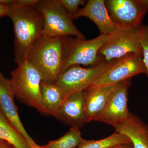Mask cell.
Listing matches in <instances>:
<instances>
[{"mask_svg":"<svg viewBox=\"0 0 148 148\" xmlns=\"http://www.w3.org/2000/svg\"><path fill=\"white\" fill-rule=\"evenodd\" d=\"M7 16L13 24L14 61L17 65L27 61L43 30V16L37 4L23 8L8 7Z\"/></svg>","mask_w":148,"mask_h":148,"instance_id":"cell-1","label":"cell"},{"mask_svg":"<svg viewBox=\"0 0 148 148\" xmlns=\"http://www.w3.org/2000/svg\"><path fill=\"white\" fill-rule=\"evenodd\" d=\"M66 37L42 35L29 52L27 61L39 73L42 82L54 83L62 73Z\"/></svg>","mask_w":148,"mask_h":148,"instance_id":"cell-2","label":"cell"},{"mask_svg":"<svg viewBox=\"0 0 148 148\" xmlns=\"http://www.w3.org/2000/svg\"><path fill=\"white\" fill-rule=\"evenodd\" d=\"M11 73V84L14 97L21 103L46 115L43 107L41 92V77L28 61L17 65Z\"/></svg>","mask_w":148,"mask_h":148,"instance_id":"cell-3","label":"cell"},{"mask_svg":"<svg viewBox=\"0 0 148 148\" xmlns=\"http://www.w3.org/2000/svg\"><path fill=\"white\" fill-rule=\"evenodd\" d=\"M38 8L43 16L42 35L49 38L74 36L85 39L73 23V17L63 7L59 0H39Z\"/></svg>","mask_w":148,"mask_h":148,"instance_id":"cell-4","label":"cell"},{"mask_svg":"<svg viewBox=\"0 0 148 148\" xmlns=\"http://www.w3.org/2000/svg\"><path fill=\"white\" fill-rule=\"evenodd\" d=\"M106 38L107 35H100L89 40L67 36L62 73L75 65L91 67L105 60L100 56L99 52Z\"/></svg>","mask_w":148,"mask_h":148,"instance_id":"cell-5","label":"cell"},{"mask_svg":"<svg viewBox=\"0 0 148 148\" xmlns=\"http://www.w3.org/2000/svg\"><path fill=\"white\" fill-rule=\"evenodd\" d=\"M117 60H103L96 66L83 68L72 66L63 72L55 83L61 88L64 99L72 93L83 91L110 69Z\"/></svg>","mask_w":148,"mask_h":148,"instance_id":"cell-6","label":"cell"},{"mask_svg":"<svg viewBox=\"0 0 148 148\" xmlns=\"http://www.w3.org/2000/svg\"><path fill=\"white\" fill-rule=\"evenodd\" d=\"M140 28L117 29L107 35L106 42L99 51L100 56L108 61L117 60L130 53L143 58L139 36Z\"/></svg>","mask_w":148,"mask_h":148,"instance_id":"cell-7","label":"cell"},{"mask_svg":"<svg viewBox=\"0 0 148 148\" xmlns=\"http://www.w3.org/2000/svg\"><path fill=\"white\" fill-rule=\"evenodd\" d=\"M105 3L118 29L139 28L147 13L141 0H106Z\"/></svg>","mask_w":148,"mask_h":148,"instance_id":"cell-8","label":"cell"},{"mask_svg":"<svg viewBox=\"0 0 148 148\" xmlns=\"http://www.w3.org/2000/svg\"><path fill=\"white\" fill-rule=\"evenodd\" d=\"M143 58L133 53L117 59L113 66L87 88L112 86L140 74H146Z\"/></svg>","mask_w":148,"mask_h":148,"instance_id":"cell-9","label":"cell"},{"mask_svg":"<svg viewBox=\"0 0 148 148\" xmlns=\"http://www.w3.org/2000/svg\"><path fill=\"white\" fill-rule=\"evenodd\" d=\"M131 79H128L114 86L105 108L96 121L116 128L127 119L130 113L127 107V97Z\"/></svg>","mask_w":148,"mask_h":148,"instance_id":"cell-10","label":"cell"},{"mask_svg":"<svg viewBox=\"0 0 148 148\" xmlns=\"http://www.w3.org/2000/svg\"><path fill=\"white\" fill-rule=\"evenodd\" d=\"M14 98L10 79L0 72V109L11 124L23 135L32 148H37L39 145L29 136L21 123Z\"/></svg>","mask_w":148,"mask_h":148,"instance_id":"cell-11","label":"cell"},{"mask_svg":"<svg viewBox=\"0 0 148 148\" xmlns=\"http://www.w3.org/2000/svg\"><path fill=\"white\" fill-rule=\"evenodd\" d=\"M86 17L93 21L101 35H108L117 28L112 20L104 0H89L82 8L79 9L73 18Z\"/></svg>","mask_w":148,"mask_h":148,"instance_id":"cell-12","label":"cell"},{"mask_svg":"<svg viewBox=\"0 0 148 148\" xmlns=\"http://www.w3.org/2000/svg\"><path fill=\"white\" fill-rule=\"evenodd\" d=\"M55 117L71 127H83L86 123L83 91L74 92L66 97Z\"/></svg>","mask_w":148,"mask_h":148,"instance_id":"cell-13","label":"cell"},{"mask_svg":"<svg viewBox=\"0 0 148 148\" xmlns=\"http://www.w3.org/2000/svg\"><path fill=\"white\" fill-rule=\"evenodd\" d=\"M114 86L86 88L83 91L86 123L96 121L101 115Z\"/></svg>","mask_w":148,"mask_h":148,"instance_id":"cell-14","label":"cell"},{"mask_svg":"<svg viewBox=\"0 0 148 148\" xmlns=\"http://www.w3.org/2000/svg\"><path fill=\"white\" fill-rule=\"evenodd\" d=\"M115 130L129 138L133 148H148V123L138 116L130 112L127 119Z\"/></svg>","mask_w":148,"mask_h":148,"instance_id":"cell-15","label":"cell"},{"mask_svg":"<svg viewBox=\"0 0 148 148\" xmlns=\"http://www.w3.org/2000/svg\"><path fill=\"white\" fill-rule=\"evenodd\" d=\"M42 101L46 115L56 116L64 98L61 88L55 83H41Z\"/></svg>","mask_w":148,"mask_h":148,"instance_id":"cell-16","label":"cell"},{"mask_svg":"<svg viewBox=\"0 0 148 148\" xmlns=\"http://www.w3.org/2000/svg\"><path fill=\"white\" fill-rule=\"evenodd\" d=\"M0 139L15 148H33L29 142L10 122L0 109Z\"/></svg>","mask_w":148,"mask_h":148,"instance_id":"cell-17","label":"cell"},{"mask_svg":"<svg viewBox=\"0 0 148 148\" xmlns=\"http://www.w3.org/2000/svg\"><path fill=\"white\" fill-rule=\"evenodd\" d=\"M131 143L125 135L115 132L113 134L98 140L84 139L77 148H111L126 143Z\"/></svg>","mask_w":148,"mask_h":148,"instance_id":"cell-18","label":"cell"},{"mask_svg":"<svg viewBox=\"0 0 148 148\" xmlns=\"http://www.w3.org/2000/svg\"><path fill=\"white\" fill-rule=\"evenodd\" d=\"M80 128L71 127L65 135L57 140L49 141L42 148H77L84 140Z\"/></svg>","mask_w":148,"mask_h":148,"instance_id":"cell-19","label":"cell"},{"mask_svg":"<svg viewBox=\"0 0 148 148\" xmlns=\"http://www.w3.org/2000/svg\"><path fill=\"white\" fill-rule=\"evenodd\" d=\"M140 45L143 52V60L148 77V25H142L139 29Z\"/></svg>","mask_w":148,"mask_h":148,"instance_id":"cell-20","label":"cell"},{"mask_svg":"<svg viewBox=\"0 0 148 148\" xmlns=\"http://www.w3.org/2000/svg\"><path fill=\"white\" fill-rule=\"evenodd\" d=\"M65 10L73 17L78 10L79 7L83 5L86 1L84 0H59Z\"/></svg>","mask_w":148,"mask_h":148,"instance_id":"cell-21","label":"cell"},{"mask_svg":"<svg viewBox=\"0 0 148 148\" xmlns=\"http://www.w3.org/2000/svg\"><path fill=\"white\" fill-rule=\"evenodd\" d=\"M39 0H14L13 2L7 6L14 8H23L37 5Z\"/></svg>","mask_w":148,"mask_h":148,"instance_id":"cell-22","label":"cell"},{"mask_svg":"<svg viewBox=\"0 0 148 148\" xmlns=\"http://www.w3.org/2000/svg\"><path fill=\"white\" fill-rule=\"evenodd\" d=\"M8 8L7 6L0 3V18L7 16Z\"/></svg>","mask_w":148,"mask_h":148,"instance_id":"cell-23","label":"cell"},{"mask_svg":"<svg viewBox=\"0 0 148 148\" xmlns=\"http://www.w3.org/2000/svg\"><path fill=\"white\" fill-rule=\"evenodd\" d=\"M0 148H15L13 146L4 140L0 139Z\"/></svg>","mask_w":148,"mask_h":148,"instance_id":"cell-24","label":"cell"},{"mask_svg":"<svg viewBox=\"0 0 148 148\" xmlns=\"http://www.w3.org/2000/svg\"><path fill=\"white\" fill-rule=\"evenodd\" d=\"M119 148H133L132 143H126L119 146Z\"/></svg>","mask_w":148,"mask_h":148,"instance_id":"cell-25","label":"cell"},{"mask_svg":"<svg viewBox=\"0 0 148 148\" xmlns=\"http://www.w3.org/2000/svg\"><path fill=\"white\" fill-rule=\"evenodd\" d=\"M141 1L145 8L147 12H148V0H141Z\"/></svg>","mask_w":148,"mask_h":148,"instance_id":"cell-26","label":"cell"},{"mask_svg":"<svg viewBox=\"0 0 148 148\" xmlns=\"http://www.w3.org/2000/svg\"><path fill=\"white\" fill-rule=\"evenodd\" d=\"M119 146H116V147H114L111 148H119Z\"/></svg>","mask_w":148,"mask_h":148,"instance_id":"cell-27","label":"cell"},{"mask_svg":"<svg viewBox=\"0 0 148 148\" xmlns=\"http://www.w3.org/2000/svg\"><path fill=\"white\" fill-rule=\"evenodd\" d=\"M41 148V146H39V148Z\"/></svg>","mask_w":148,"mask_h":148,"instance_id":"cell-28","label":"cell"}]
</instances>
